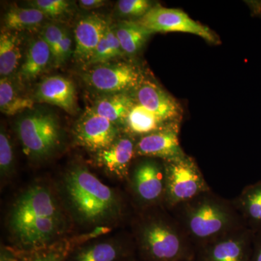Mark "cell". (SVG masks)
Here are the masks:
<instances>
[{
    "instance_id": "cell-1",
    "label": "cell",
    "mask_w": 261,
    "mask_h": 261,
    "mask_svg": "<svg viewBox=\"0 0 261 261\" xmlns=\"http://www.w3.org/2000/svg\"><path fill=\"white\" fill-rule=\"evenodd\" d=\"M14 248L21 252L41 250L61 241L66 219L54 194L42 185L31 186L15 200L9 217Z\"/></svg>"
},
{
    "instance_id": "cell-2",
    "label": "cell",
    "mask_w": 261,
    "mask_h": 261,
    "mask_svg": "<svg viewBox=\"0 0 261 261\" xmlns=\"http://www.w3.org/2000/svg\"><path fill=\"white\" fill-rule=\"evenodd\" d=\"M172 210L195 248L246 226L233 201L224 200L211 190Z\"/></svg>"
},
{
    "instance_id": "cell-3",
    "label": "cell",
    "mask_w": 261,
    "mask_h": 261,
    "mask_svg": "<svg viewBox=\"0 0 261 261\" xmlns=\"http://www.w3.org/2000/svg\"><path fill=\"white\" fill-rule=\"evenodd\" d=\"M64 190L75 216L89 224L116 219L121 212L119 197L84 166H74L64 177Z\"/></svg>"
},
{
    "instance_id": "cell-4",
    "label": "cell",
    "mask_w": 261,
    "mask_h": 261,
    "mask_svg": "<svg viewBox=\"0 0 261 261\" xmlns=\"http://www.w3.org/2000/svg\"><path fill=\"white\" fill-rule=\"evenodd\" d=\"M139 248L144 261L192 260L195 247L176 219L155 216L141 224Z\"/></svg>"
},
{
    "instance_id": "cell-5",
    "label": "cell",
    "mask_w": 261,
    "mask_h": 261,
    "mask_svg": "<svg viewBox=\"0 0 261 261\" xmlns=\"http://www.w3.org/2000/svg\"><path fill=\"white\" fill-rule=\"evenodd\" d=\"M16 130L24 154L31 159H45L61 144V128L50 113L37 111L25 115L17 122Z\"/></svg>"
},
{
    "instance_id": "cell-6",
    "label": "cell",
    "mask_w": 261,
    "mask_h": 261,
    "mask_svg": "<svg viewBox=\"0 0 261 261\" xmlns=\"http://www.w3.org/2000/svg\"><path fill=\"white\" fill-rule=\"evenodd\" d=\"M166 192L164 202L169 208L191 200L200 194L210 191L195 161L185 155L181 159L165 161Z\"/></svg>"
},
{
    "instance_id": "cell-7",
    "label": "cell",
    "mask_w": 261,
    "mask_h": 261,
    "mask_svg": "<svg viewBox=\"0 0 261 261\" xmlns=\"http://www.w3.org/2000/svg\"><path fill=\"white\" fill-rule=\"evenodd\" d=\"M151 33L180 32L198 36L206 42L217 44L218 37L208 27L190 18L181 10L157 5L137 20Z\"/></svg>"
},
{
    "instance_id": "cell-8",
    "label": "cell",
    "mask_w": 261,
    "mask_h": 261,
    "mask_svg": "<svg viewBox=\"0 0 261 261\" xmlns=\"http://www.w3.org/2000/svg\"><path fill=\"white\" fill-rule=\"evenodd\" d=\"M142 80L138 68L128 63L94 65L83 74V80L89 87L106 94L128 93Z\"/></svg>"
},
{
    "instance_id": "cell-9",
    "label": "cell",
    "mask_w": 261,
    "mask_h": 261,
    "mask_svg": "<svg viewBox=\"0 0 261 261\" xmlns=\"http://www.w3.org/2000/svg\"><path fill=\"white\" fill-rule=\"evenodd\" d=\"M132 190L144 205L164 202L166 192V167L153 159L140 161L134 168L130 177Z\"/></svg>"
},
{
    "instance_id": "cell-10",
    "label": "cell",
    "mask_w": 261,
    "mask_h": 261,
    "mask_svg": "<svg viewBox=\"0 0 261 261\" xmlns=\"http://www.w3.org/2000/svg\"><path fill=\"white\" fill-rule=\"evenodd\" d=\"M253 230L247 226L197 248L199 261H250Z\"/></svg>"
},
{
    "instance_id": "cell-11",
    "label": "cell",
    "mask_w": 261,
    "mask_h": 261,
    "mask_svg": "<svg viewBox=\"0 0 261 261\" xmlns=\"http://www.w3.org/2000/svg\"><path fill=\"white\" fill-rule=\"evenodd\" d=\"M74 136L79 145L98 152L112 145L120 132L118 126L90 108L75 124Z\"/></svg>"
},
{
    "instance_id": "cell-12",
    "label": "cell",
    "mask_w": 261,
    "mask_h": 261,
    "mask_svg": "<svg viewBox=\"0 0 261 261\" xmlns=\"http://www.w3.org/2000/svg\"><path fill=\"white\" fill-rule=\"evenodd\" d=\"M136 154L164 161H173L186 155L178 140V122L167 123L152 133L142 136L136 143Z\"/></svg>"
},
{
    "instance_id": "cell-13",
    "label": "cell",
    "mask_w": 261,
    "mask_h": 261,
    "mask_svg": "<svg viewBox=\"0 0 261 261\" xmlns=\"http://www.w3.org/2000/svg\"><path fill=\"white\" fill-rule=\"evenodd\" d=\"M134 98L164 123L178 122L181 116L178 101L152 81L142 78L135 89Z\"/></svg>"
},
{
    "instance_id": "cell-14",
    "label": "cell",
    "mask_w": 261,
    "mask_h": 261,
    "mask_svg": "<svg viewBox=\"0 0 261 261\" xmlns=\"http://www.w3.org/2000/svg\"><path fill=\"white\" fill-rule=\"evenodd\" d=\"M136 155V144L132 137L119 136L107 148L97 152L95 161L111 176L123 179L128 177L132 160Z\"/></svg>"
},
{
    "instance_id": "cell-15",
    "label": "cell",
    "mask_w": 261,
    "mask_h": 261,
    "mask_svg": "<svg viewBox=\"0 0 261 261\" xmlns=\"http://www.w3.org/2000/svg\"><path fill=\"white\" fill-rule=\"evenodd\" d=\"M108 23L97 15L80 19L75 27V49L73 57L79 63L87 65L92 59Z\"/></svg>"
},
{
    "instance_id": "cell-16",
    "label": "cell",
    "mask_w": 261,
    "mask_h": 261,
    "mask_svg": "<svg viewBox=\"0 0 261 261\" xmlns=\"http://www.w3.org/2000/svg\"><path fill=\"white\" fill-rule=\"evenodd\" d=\"M132 250L116 240L95 242L75 247L64 261H132Z\"/></svg>"
},
{
    "instance_id": "cell-17",
    "label": "cell",
    "mask_w": 261,
    "mask_h": 261,
    "mask_svg": "<svg viewBox=\"0 0 261 261\" xmlns=\"http://www.w3.org/2000/svg\"><path fill=\"white\" fill-rule=\"evenodd\" d=\"M36 97L41 102L58 106L70 114L74 113V85L71 81L61 75H51L42 80L38 86Z\"/></svg>"
},
{
    "instance_id": "cell-18",
    "label": "cell",
    "mask_w": 261,
    "mask_h": 261,
    "mask_svg": "<svg viewBox=\"0 0 261 261\" xmlns=\"http://www.w3.org/2000/svg\"><path fill=\"white\" fill-rule=\"evenodd\" d=\"M135 103V98L128 93L107 94L97 99L91 109L118 126L124 124L125 120Z\"/></svg>"
},
{
    "instance_id": "cell-19",
    "label": "cell",
    "mask_w": 261,
    "mask_h": 261,
    "mask_svg": "<svg viewBox=\"0 0 261 261\" xmlns=\"http://www.w3.org/2000/svg\"><path fill=\"white\" fill-rule=\"evenodd\" d=\"M233 202L247 227L261 228V181L245 187Z\"/></svg>"
},
{
    "instance_id": "cell-20",
    "label": "cell",
    "mask_w": 261,
    "mask_h": 261,
    "mask_svg": "<svg viewBox=\"0 0 261 261\" xmlns=\"http://www.w3.org/2000/svg\"><path fill=\"white\" fill-rule=\"evenodd\" d=\"M51 61L53 55L49 46L42 37H38L29 44L19 74L24 80H34L42 74Z\"/></svg>"
},
{
    "instance_id": "cell-21",
    "label": "cell",
    "mask_w": 261,
    "mask_h": 261,
    "mask_svg": "<svg viewBox=\"0 0 261 261\" xmlns=\"http://www.w3.org/2000/svg\"><path fill=\"white\" fill-rule=\"evenodd\" d=\"M123 53L134 56L142 49L152 33L137 21H125L114 27Z\"/></svg>"
},
{
    "instance_id": "cell-22",
    "label": "cell",
    "mask_w": 261,
    "mask_h": 261,
    "mask_svg": "<svg viewBox=\"0 0 261 261\" xmlns=\"http://www.w3.org/2000/svg\"><path fill=\"white\" fill-rule=\"evenodd\" d=\"M166 124L136 101L124 122V126L130 134L142 136L152 133Z\"/></svg>"
},
{
    "instance_id": "cell-23",
    "label": "cell",
    "mask_w": 261,
    "mask_h": 261,
    "mask_svg": "<svg viewBox=\"0 0 261 261\" xmlns=\"http://www.w3.org/2000/svg\"><path fill=\"white\" fill-rule=\"evenodd\" d=\"M47 18L40 10L36 8H23L13 7L5 15V27L8 30L33 31L42 25Z\"/></svg>"
},
{
    "instance_id": "cell-24",
    "label": "cell",
    "mask_w": 261,
    "mask_h": 261,
    "mask_svg": "<svg viewBox=\"0 0 261 261\" xmlns=\"http://www.w3.org/2000/svg\"><path fill=\"white\" fill-rule=\"evenodd\" d=\"M21 49L18 35L9 32H2L0 36V75L7 78L20 64Z\"/></svg>"
},
{
    "instance_id": "cell-25",
    "label": "cell",
    "mask_w": 261,
    "mask_h": 261,
    "mask_svg": "<svg viewBox=\"0 0 261 261\" xmlns=\"http://www.w3.org/2000/svg\"><path fill=\"white\" fill-rule=\"evenodd\" d=\"M34 101L23 97L15 90L13 84L8 78L0 80V111L7 116H14L25 110L32 109Z\"/></svg>"
},
{
    "instance_id": "cell-26",
    "label": "cell",
    "mask_w": 261,
    "mask_h": 261,
    "mask_svg": "<svg viewBox=\"0 0 261 261\" xmlns=\"http://www.w3.org/2000/svg\"><path fill=\"white\" fill-rule=\"evenodd\" d=\"M124 55L114 27L108 24L100 42L98 44L92 59L87 65L106 64Z\"/></svg>"
},
{
    "instance_id": "cell-27",
    "label": "cell",
    "mask_w": 261,
    "mask_h": 261,
    "mask_svg": "<svg viewBox=\"0 0 261 261\" xmlns=\"http://www.w3.org/2000/svg\"><path fill=\"white\" fill-rule=\"evenodd\" d=\"M72 248L68 242L60 241L35 251L20 252V261H64Z\"/></svg>"
},
{
    "instance_id": "cell-28",
    "label": "cell",
    "mask_w": 261,
    "mask_h": 261,
    "mask_svg": "<svg viewBox=\"0 0 261 261\" xmlns=\"http://www.w3.org/2000/svg\"><path fill=\"white\" fill-rule=\"evenodd\" d=\"M152 7L153 5L148 0H120L117 3V10L122 16L138 20L145 16Z\"/></svg>"
},
{
    "instance_id": "cell-29",
    "label": "cell",
    "mask_w": 261,
    "mask_h": 261,
    "mask_svg": "<svg viewBox=\"0 0 261 261\" xmlns=\"http://www.w3.org/2000/svg\"><path fill=\"white\" fill-rule=\"evenodd\" d=\"M14 163L13 145L9 136L2 128L0 132V172L2 177L9 176Z\"/></svg>"
},
{
    "instance_id": "cell-30",
    "label": "cell",
    "mask_w": 261,
    "mask_h": 261,
    "mask_svg": "<svg viewBox=\"0 0 261 261\" xmlns=\"http://www.w3.org/2000/svg\"><path fill=\"white\" fill-rule=\"evenodd\" d=\"M29 5L50 18L64 15L68 11L70 7L69 3L65 0H34L29 2Z\"/></svg>"
},
{
    "instance_id": "cell-31",
    "label": "cell",
    "mask_w": 261,
    "mask_h": 261,
    "mask_svg": "<svg viewBox=\"0 0 261 261\" xmlns=\"http://www.w3.org/2000/svg\"><path fill=\"white\" fill-rule=\"evenodd\" d=\"M65 32L66 31L60 25L49 23L44 27L41 33V37L45 41L50 49L53 55V61Z\"/></svg>"
},
{
    "instance_id": "cell-32",
    "label": "cell",
    "mask_w": 261,
    "mask_h": 261,
    "mask_svg": "<svg viewBox=\"0 0 261 261\" xmlns=\"http://www.w3.org/2000/svg\"><path fill=\"white\" fill-rule=\"evenodd\" d=\"M72 53L73 54V49H72L71 37H70L69 33L66 31L62 39L61 44L58 47L56 56L53 58V62L57 65L63 64L69 59Z\"/></svg>"
},
{
    "instance_id": "cell-33",
    "label": "cell",
    "mask_w": 261,
    "mask_h": 261,
    "mask_svg": "<svg viewBox=\"0 0 261 261\" xmlns=\"http://www.w3.org/2000/svg\"><path fill=\"white\" fill-rule=\"evenodd\" d=\"M250 261H261V228L253 231Z\"/></svg>"
},
{
    "instance_id": "cell-34",
    "label": "cell",
    "mask_w": 261,
    "mask_h": 261,
    "mask_svg": "<svg viewBox=\"0 0 261 261\" xmlns=\"http://www.w3.org/2000/svg\"><path fill=\"white\" fill-rule=\"evenodd\" d=\"M0 261H20V252L14 247H2Z\"/></svg>"
},
{
    "instance_id": "cell-35",
    "label": "cell",
    "mask_w": 261,
    "mask_h": 261,
    "mask_svg": "<svg viewBox=\"0 0 261 261\" xmlns=\"http://www.w3.org/2000/svg\"><path fill=\"white\" fill-rule=\"evenodd\" d=\"M105 3L103 0H81L80 5L84 10H93L103 6Z\"/></svg>"
},
{
    "instance_id": "cell-36",
    "label": "cell",
    "mask_w": 261,
    "mask_h": 261,
    "mask_svg": "<svg viewBox=\"0 0 261 261\" xmlns=\"http://www.w3.org/2000/svg\"><path fill=\"white\" fill-rule=\"evenodd\" d=\"M182 261H194L193 259L192 260H182Z\"/></svg>"
}]
</instances>
